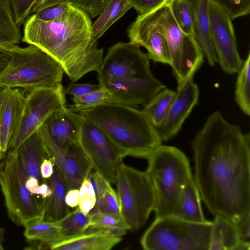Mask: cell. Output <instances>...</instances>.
<instances>
[{
	"label": "cell",
	"mask_w": 250,
	"mask_h": 250,
	"mask_svg": "<svg viewBox=\"0 0 250 250\" xmlns=\"http://www.w3.org/2000/svg\"><path fill=\"white\" fill-rule=\"evenodd\" d=\"M79 143L93 169L115 184L124 153L100 127L83 116Z\"/></svg>",
	"instance_id": "8fae6325"
},
{
	"label": "cell",
	"mask_w": 250,
	"mask_h": 250,
	"mask_svg": "<svg viewBox=\"0 0 250 250\" xmlns=\"http://www.w3.org/2000/svg\"><path fill=\"white\" fill-rule=\"evenodd\" d=\"M209 0H194V19L193 36L201 48L209 65L217 63L213 46L208 15Z\"/></svg>",
	"instance_id": "44dd1931"
},
{
	"label": "cell",
	"mask_w": 250,
	"mask_h": 250,
	"mask_svg": "<svg viewBox=\"0 0 250 250\" xmlns=\"http://www.w3.org/2000/svg\"><path fill=\"white\" fill-rule=\"evenodd\" d=\"M12 48L0 47V76L8 66L12 58Z\"/></svg>",
	"instance_id": "7bdbcfd3"
},
{
	"label": "cell",
	"mask_w": 250,
	"mask_h": 250,
	"mask_svg": "<svg viewBox=\"0 0 250 250\" xmlns=\"http://www.w3.org/2000/svg\"><path fill=\"white\" fill-rule=\"evenodd\" d=\"M66 102L62 84L54 88H39L28 93L7 151H16L27 138L38 130L50 114L66 107Z\"/></svg>",
	"instance_id": "30bf717a"
},
{
	"label": "cell",
	"mask_w": 250,
	"mask_h": 250,
	"mask_svg": "<svg viewBox=\"0 0 250 250\" xmlns=\"http://www.w3.org/2000/svg\"><path fill=\"white\" fill-rule=\"evenodd\" d=\"M8 89V88L0 86V112Z\"/></svg>",
	"instance_id": "c3c4849f"
},
{
	"label": "cell",
	"mask_w": 250,
	"mask_h": 250,
	"mask_svg": "<svg viewBox=\"0 0 250 250\" xmlns=\"http://www.w3.org/2000/svg\"><path fill=\"white\" fill-rule=\"evenodd\" d=\"M73 104L70 109L75 112L95 107L103 104L113 103L109 92L99 86L96 90L80 97H73Z\"/></svg>",
	"instance_id": "836d02e7"
},
{
	"label": "cell",
	"mask_w": 250,
	"mask_h": 250,
	"mask_svg": "<svg viewBox=\"0 0 250 250\" xmlns=\"http://www.w3.org/2000/svg\"><path fill=\"white\" fill-rule=\"evenodd\" d=\"M131 8L130 0H111L92 25V41L97 42L110 27Z\"/></svg>",
	"instance_id": "83f0119b"
},
{
	"label": "cell",
	"mask_w": 250,
	"mask_h": 250,
	"mask_svg": "<svg viewBox=\"0 0 250 250\" xmlns=\"http://www.w3.org/2000/svg\"><path fill=\"white\" fill-rule=\"evenodd\" d=\"M99 86L110 93L114 104L145 106L166 86L154 76L131 78L104 83Z\"/></svg>",
	"instance_id": "2e32d148"
},
{
	"label": "cell",
	"mask_w": 250,
	"mask_h": 250,
	"mask_svg": "<svg viewBox=\"0 0 250 250\" xmlns=\"http://www.w3.org/2000/svg\"><path fill=\"white\" fill-rule=\"evenodd\" d=\"M12 58L0 76V86L21 88L27 93L37 89L54 88L62 84L64 71L51 56L29 45L12 48Z\"/></svg>",
	"instance_id": "5b68a950"
},
{
	"label": "cell",
	"mask_w": 250,
	"mask_h": 250,
	"mask_svg": "<svg viewBox=\"0 0 250 250\" xmlns=\"http://www.w3.org/2000/svg\"><path fill=\"white\" fill-rule=\"evenodd\" d=\"M250 248V241L241 237L233 223L223 217H214L209 250H249Z\"/></svg>",
	"instance_id": "ffe728a7"
},
{
	"label": "cell",
	"mask_w": 250,
	"mask_h": 250,
	"mask_svg": "<svg viewBox=\"0 0 250 250\" xmlns=\"http://www.w3.org/2000/svg\"><path fill=\"white\" fill-rule=\"evenodd\" d=\"M52 192V190L47 182L39 184L34 189L32 193L35 195H39L44 200Z\"/></svg>",
	"instance_id": "7dc6e473"
},
{
	"label": "cell",
	"mask_w": 250,
	"mask_h": 250,
	"mask_svg": "<svg viewBox=\"0 0 250 250\" xmlns=\"http://www.w3.org/2000/svg\"><path fill=\"white\" fill-rule=\"evenodd\" d=\"M3 155V153L1 152L0 149V161L2 157V156Z\"/></svg>",
	"instance_id": "f907efd6"
},
{
	"label": "cell",
	"mask_w": 250,
	"mask_h": 250,
	"mask_svg": "<svg viewBox=\"0 0 250 250\" xmlns=\"http://www.w3.org/2000/svg\"><path fill=\"white\" fill-rule=\"evenodd\" d=\"M212 222L193 223L173 215L155 218L140 240L145 250H209Z\"/></svg>",
	"instance_id": "8992f818"
},
{
	"label": "cell",
	"mask_w": 250,
	"mask_h": 250,
	"mask_svg": "<svg viewBox=\"0 0 250 250\" xmlns=\"http://www.w3.org/2000/svg\"><path fill=\"white\" fill-rule=\"evenodd\" d=\"M194 181L214 216L230 220L241 237L250 236V135L218 111L191 142Z\"/></svg>",
	"instance_id": "6da1fadb"
},
{
	"label": "cell",
	"mask_w": 250,
	"mask_h": 250,
	"mask_svg": "<svg viewBox=\"0 0 250 250\" xmlns=\"http://www.w3.org/2000/svg\"><path fill=\"white\" fill-rule=\"evenodd\" d=\"M201 200L193 177L184 188L172 215L190 222L201 223L207 221L203 213Z\"/></svg>",
	"instance_id": "d4e9b609"
},
{
	"label": "cell",
	"mask_w": 250,
	"mask_h": 250,
	"mask_svg": "<svg viewBox=\"0 0 250 250\" xmlns=\"http://www.w3.org/2000/svg\"><path fill=\"white\" fill-rule=\"evenodd\" d=\"M232 21L250 12V0H213Z\"/></svg>",
	"instance_id": "8d00e7d4"
},
{
	"label": "cell",
	"mask_w": 250,
	"mask_h": 250,
	"mask_svg": "<svg viewBox=\"0 0 250 250\" xmlns=\"http://www.w3.org/2000/svg\"><path fill=\"white\" fill-rule=\"evenodd\" d=\"M46 180L52 192L44 200L42 219L56 222L69 213L65 200L68 188L62 175L55 166L53 174Z\"/></svg>",
	"instance_id": "7402d4cb"
},
{
	"label": "cell",
	"mask_w": 250,
	"mask_h": 250,
	"mask_svg": "<svg viewBox=\"0 0 250 250\" xmlns=\"http://www.w3.org/2000/svg\"><path fill=\"white\" fill-rule=\"evenodd\" d=\"M91 217V225L104 228L130 230V227L121 214L95 212L89 213Z\"/></svg>",
	"instance_id": "e575fe53"
},
{
	"label": "cell",
	"mask_w": 250,
	"mask_h": 250,
	"mask_svg": "<svg viewBox=\"0 0 250 250\" xmlns=\"http://www.w3.org/2000/svg\"><path fill=\"white\" fill-rule=\"evenodd\" d=\"M92 178L96 192V202L89 213L101 212L121 214L118 195L112 188L111 183L95 171Z\"/></svg>",
	"instance_id": "484cf974"
},
{
	"label": "cell",
	"mask_w": 250,
	"mask_h": 250,
	"mask_svg": "<svg viewBox=\"0 0 250 250\" xmlns=\"http://www.w3.org/2000/svg\"><path fill=\"white\" fill-rule=\"evenodd\" d=\"M122 237L100 233H84L50 247L52 250H109L119 244Z\"/></svg>",
	"instance_id": "cb8c5ba5"
},
{
	"label": "cell",
	"mask_w": 250,
	"mask_h": 250,
	"mask_svg": "<svg viewBox=\"0 0 250 250\" xmlns=\"http://www.w3.org/2000/svg\"><path fill=\"white\" fill-rule=\"evenodd\" d=\"M111 0H75L78 7L92 18L99 15Z\"/></svg>",
	"instance_id": "ab89813d"
},
{
	"label": "cell",
	"mask_w": 250,
	"mask_h": 250,
	"mask_svg": "<svg viewBox=\"0 0 250 250\" xmlns=\"http://www.w3.org/2000/svg\"><path fill=\"white\" fill-rule=\"evenodd\" d=\"M173 17L181 31L193 35L194 0H172L168 3Z\"/></svg>",
	"instance_id": "d6a6232c"
},
{
	"label": "cell",
	"mask_w": 250,
	"mask_h": 250,
	"mask_svg": "<svg viewBox=\"0 0 250 250\" xmlns=\"http://www.w3.org/2000/svg\"><path fill=\"white\" fill-rule=\"evenodd\" d=\"M96 72L99 85L122 79L154 76L147 53L130 42H118L109 48Z\"/></svg>",
	"instance_id": "7c38bea8"
},
{
	"label": "cell",
	"mask_w": 250,
	"mask_h": 250,
	"mask_svg": "<svg viewBox=\"0 0 250 250\" xmlns=\"http://www.w3.org/2000/svg\"><path fill=\"white\" fill-rule=\"evenodd\" d=\"M16 151L21 158L27 177L37 179L40 184L47 182L41 176L40 167L43 160L49 157L38 130L27 138Z\"/></svg>",
	"instance_id": "603a6c76"
},
{
	"label": "cell",
	"mask_w": 250,
	"mask_h": 250,
	"mask_svg": "<svg viewBox=\"0 0 250 250\" xmlns=\"http://www.w3.org/2000/svg\"><path fill=\"white\" fill-rule=\"evenodd\" d=\"M24 236L30 242L38 243L39 246L50 249L55 244L65 240L55 222L37 219L25 226Z\"/></svg>",
	"instance_id": "4316f807"
},
{
	"label": "cell",
	"mask_w": 250,
	"mask_h": 250,
	"mask_svg": "<svg viewBox=\"0 0 250 250\" xmlns=\"http://www.w3.org/2000/svg\"><path fill=\"white\" fill-rule=\"evenodd\" d=\"M208 15L217 62L225 73H237L244 61L238 50L232 21L213 0L208 1Z\"/></svg>",
	"instance_id": "4fadbf2b"
},
{
	"label": "cell",
	"mask_w": 250,
	"mask_h": 250,
	"mask_svg": "<svg viewBox=\"0 0 250 250\" xmlns=\"http://www.w3.org/2000/svg\"><path fill=\"white\" fill-rule=\"evenodd\" d=\"M79 190V208L83 212L88 214L96 202L95 188L89 177L83 182Z\"/></svg>",
	"instance_id": "d590c367"
},
{
	"label": "cell",
	"mask_w": 250,
	"mask_h": 250,
	"mask_svg": "<svg viewBox=\"0 0 250 250\" xmlns=\"http://www.w3.org/2000/svg\"><path fill=\"white\" fill-rule=\"evenodd\" d=\"M3 247L2 245V235L1 233V231L0 230V250H3Z\"/></svg>",
	"instance_id": "681fc988"
},
{
	"label": "cell",
	"mask_w": 250,
	"mask_h": 250,
	"mask_svg": "<svg viewBox=\"0 0 250 250\" xmlns=\"http://www.w3.org/2000/svg\"><path fill=\"white\" fill-rule=\"evenodd\" d=\"M54 164L49 159H45L40 167V172L42 177L46 180L50 177L54 172Z\"/></svg>",
	"instance_id": "f6af8a7d"
},
{
	"label": "cell",
	"mask_w": 250,
	"mask_h": 250,
	"mask_svg": "<svg viewBox=\"0 0 250 250\" xmlns=\"http://www.w3.org/2000/svg\"><path fill=\"white\" fill-rule=\"evenodd\" d=\"M77 112L100 127L126 156L147 159L162 145L157 128L133 106L111 103Z\"/></svg>",
	"instance_id": "3957f363"
},
{
	"label": "cell",
	"mask_w": 250,
	"mask_h": 250,
	"mask_svg": "<svg viewBox=\"0 0 250 250\" xmlns=\"http://www.w3.org/2000/svg\"><path fill=\"white\" fill-rule=\"evenodd\" d=\"M89 15L71 5L50 21L32 14L24 23L22 42L40 48L54 58L73 82L97 71L103 59V49L91 40Z\"/></svg>",
	"instance_id": "7a4b0ae2"
},
{
	"label": "cell",
	"mask_w": 250,
	"mask_h": 250,
	"mask_svg": "<svg viewBox=\"0 0 250 250\" xmlns=\"http://www.w3.org/2000/svg\"><path fill=\"white\" fill-rule=\"evenodd\" d=\"M27 178L18 153L8 151L0 163V187L8 217L18 226H24L42 217L43 203L27 188Z\"/></svg>",
	"instance_id": "52a82bcc"
},
{
	"label": "cell",
	"mask_w": 250,
	"mask_h": 250,
	"mask_svg": "<svg viewBox=\"0 0 250 250\" xmlns=\"http://www.w3.org/2000/svg\"><path fill=\"white\" fill-rule=\"evenodd\" d=\"M55 222L65 240L84 234L91 225V217L89 214L83 212L78 207Z\"/></svg>",
	"instance_id": "4dcf8cb0"
},
{
	"label": "cell",
	"mask_w": 250,
	"mask_h": 250,
	"mask_svg": "<svg viewBox=\"0 0 250 250\" xmlns=\"http://www.w3.org/2000/svg\"><path fill=\"white\" fill-rule=\"evenodd\" d=\"M24 92L8 88L0 112V149L7 152L12 136L21 117L25 104Z\"/></svg>",
	"instance_id": "d6986e66"
},
{
	"label": "cell",
	"mask_w": 250,
	"mask_h": 250,
	"mask_svg": "<svg viewBox=\"0 0 250 250\" xmlns=\"http://www.w3.org/2000/svg\"><path fill=\"white\" fill-rule=\"evenodd\" d=\"M38 130L48 157L62 175L68 190L79 189L93 168L79 142L66 148H60L54 144L42 125Z\"/></svg>",
	"instance_id": "5bb4252c"
},
{
	"label": "cell",
	"mask_w": 250,
	"mask_h": 250,
	"mask_svg": "<svg viewBox=\"0 0 250 250\" xmlns=\"http://www.w3.org/2000/svg\"><path fill=\"white\" fill-rule=\"evenodd\" d=\"M235 89V100L240 109L250 115V52L238 72Z\"/></svg>",
	"instance_id": "1f68e13d"
},
{
	"label": "cell",
	"mask_w": 250,
	"mask_h": 250,
	"mask_svg": "<svg viewBox=\"0 0 250 250\" xmlns=\"http://www.w3.org/2000/svg\"><path fill=\"white\" fill-rule=\"evenodd\" d=\"M167 0H130L132 8H133L139 15H143L167 4Z\"/></svg>",
	"instance_id": "60d3db41"
},
{
	"label": "cell",
	"mask_w": 250,
	"mask_h": 250,
	"mask_svg": "<svg viewBox=\"0 0 250 250\" xmlns=\"http://www.w3.org/2000/svg\"><path fill=\"white\" fill-rule=\"evenodd\" d=\"M175 94L176 92L166 87L159 92L142 110L157 129L164 121Z\"/></svg>",
	"instance_id": "f546056e"
},
{
	"label": "cell",
	"mask_w": 250,
	"mask_h": 250,
	"mask_svg": "<svg viewBox=\"0 0 250 250\" xmlns=\"http://www.w3.org/2000/svg\"><path fill=\"white\" fill-rule=\"evenodd\" d=\"M172 0H167V4L169 2H170Z\"/></svg>",
	"instance_id": "816d5d0a"
},
{
	"label": "cell",
	"mask_w": 250,
	"mask_h": 250,
	"mask_svg": "<svg viewBox=\"0 0 250 250\" xmlns=\"http://www.w3.org/2000/svg\"><path fill=\"white\" fill-rule=\"evenodd\" d=\"M199 89L193 79L177 90L167 114L157 131L162 141L177 134L194 107L198 104Z\"/></svg>",
	"instance_id": "e0dca14e"
},
{
	"label": "cell",
	"mask_w": 250,
	"mask_h": 250,
	"mask_svg": "<svg viewBox=\"0 0 250 250\" xmlns=\"http://www.w3.org/2000/svg\"><path fill=\"white\" fill-rule=\"evenodd\" d=\"M16 23L19 26L24 24L31 14V11L36 0H10Z\"/></svg>",
	"instance_id": "74e56055"
},
{
	"label": "cell",
	"mask_w": 250,
	"mask_h": 250,
	"mask_svg": "<svg viewBox=\"0 0 250 250\" xmlns=\"http://www.w3.org/2000/svg\"><path fill=\"white\" fill-rule=\"evenodd\" d=\"M72 0H36L31 11V14L40 10L58 4L68 2Z\"/></svg>",
	"instance_id": "ee69618b"
},
{
	"label": "cell",
	"mask_w": 250,
	"mask_h": 250,
	"mask_svg": "<svg viewBox=\"0 0 250 250\" xmlns=\"http://www.w3.org/2000/svg\"><path fill=\"white\" fill-rule=\"evenodd\" d=\"M68 2L50 6L33 13L35 17L43 21L54 20L62 16L68 8Z\"/></svg>",
	"instance_id": "f35d334b"
},
{
	"label": "cell",
	"mask_w": 250,
	"mask_h": 250,
	"mask_svg": "<svg viewBox=\"0 0 250 250\" xmlns=\"http://www.w3.org/2000/svg\"><path fill=\"white\" fill-rule=\"evenodd\" d=\"M163 31L166 38L173 72L177 90L193 79L204 62V54L192 35L183 33L177 24L169 4L156 9Z\"/></svg>",
	"instance_id": "9c48e42d"
},
{
	"label": "cell",
	"mask_w": 250,
	"mask_h": 250,
	"mask_svg": "<svg viewBox=\"0 0 250 250\" xmlns=\"http://www.w3.org/2000/svg\"><path fill=\"white\" fill-rule=\"evenodd\" d=\"M21 33L16 22L10 0H0V47L12 48L22 41Z\"/></svg>",
	"instance_id": "f1b7e54d"
},
{
	"label": "cell",
	"mask_w": 250,
	"mask_h": 250,
	"mask_svg": "<svg viewBox=\"0 0 250 250\" xmlns=\"http://www.w3.org/2000/svg\"><path fill=\"white\" fill-rule=\"evenodd\" d=\"M130 42L145 48L150 60L170 65L171 59L166 36L159 21L156 9L138 15L127 30Z\"/></svg>",
	"instance_id": "9a60e30c"
},
{
	"label": "cell",
	"mask_w": 250,
	"mask_h": 250,
	"mask_svg": "<svg viewBox=\"0 0 250 250\" xmlns=\"http://www.w3.org/2000/svg\"><path fill=\"white\" fill-rule=\"evenodd\" d=\"M153 186L155 218L172 215L185 186L193 178L190 162L178 148L161 145L147 158Z\"/></svg>",
	"instance_id": "277c9868"
},
{
	"label": "cell",
	"mask_w": 250,
	"mask_h": 250,
	"mask_svg": "<svg viewBox=\"0 0 250 250\" xmlns=\"http://www.w3.org/2000/svg\"><path fill=\"white\" fill-rule=\"evenodd\" d=\"M121 214L136 230L142 227L154 211L155 192L148 173L122 163L119 166L115 184Z\"/></svg>",
	"instance_id": "ba28073f"
},
{
	"label": "cell",
	"mask_w": 250,
	"mask_h": 250,
	"mask_svg": "<svg viewBox=\"0 0 250 250\" xmlns=\"http://www.w3.org/2000/svg\"><path fill=\"white\" fill-rule=\"evenodd\" d=\"M83 116L65 107L53 112L42 125L54 144L66 148L79 142Z\"/></svg>",
	"instance_id": "ac0fdd59"
},
{
	"label": "cell",
	"mask_w": 250,
	"mask_h": 250,
	"mask_svg": "<svg viewBox=\"0 0 250 250\" xmlns=\"http://www.w3.org/2000/svg\"><path fill=\"white\" fill-rule=\"evenodd\" d=\"M79 190L68 189L66 192L65 200L68 207L74 208L79 205Z\"/></svg>",
	"instance_id": "bcb514c9"
},
{
	"label": "cell",
	"mask_w": 250,
	"mask_h": 250,
	"mask_svg": "<svg viewBox=\"0 0 250 250\" xmlns=\"http://www.w3.org/2000/svg\"><path fill=\"white\" fill-rule=\"evenodd\" d=\"M99 85L89 83H71L64 90L65 93L73 97L82 96L92 92L99 88Z\"/></svg>",
	"instance_id": "b9f144b4"
}]
</instances>
